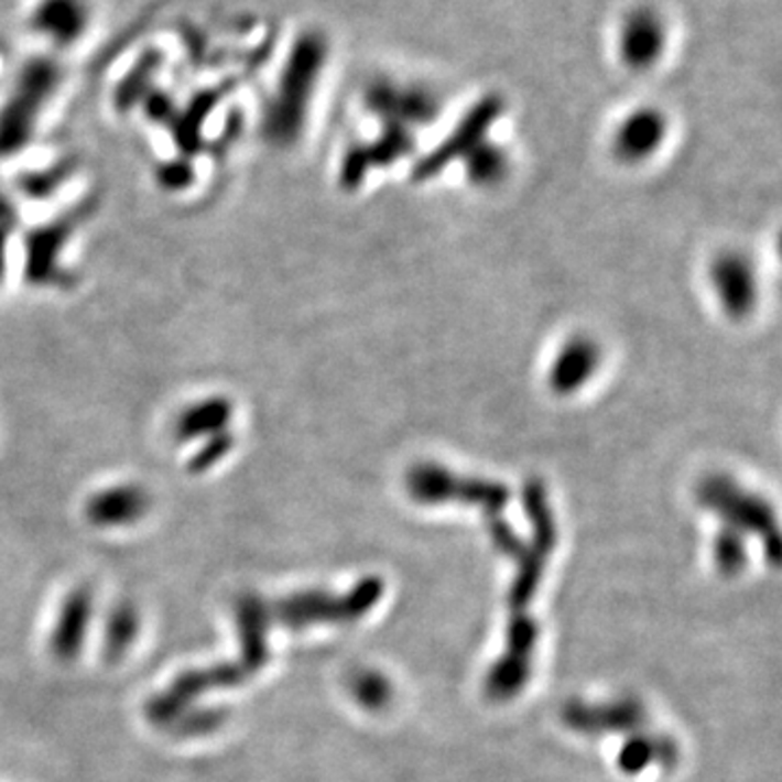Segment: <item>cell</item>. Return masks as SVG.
Wrapping results in <instances>:
<instances>
[{"label": "cell", "instance_id": "6da1fadb", "mask_svg": "<svg viewBox=\"0 0 782 782\" xmlns=\"http://www.w3.org/2000/svg\"><path fill=\"white\" fill-rule=\"evenodd\" d=\"M524 511L529 515L533 537L526 544L524 552L515 558L518 574L509 591V634H507V650L498 659V663L489 670L485 681V692L491 700H511L518 692L524 689L533 650L537 641V626L529 618V605L535 598L544 569H546L550 552L556 546V522L547 502L546 489L540 480H531L524 487Z\"/></svg>", "mask_w": 782, "mask_h": 782}, {"label": "cell", "instance_id": "7a4b0ae2", "mask_svg": "<svg viewBox=\"0 0 782 782\" xmlns=\"http://www.w3.org/2000/svg\"><path fill=\"white\" fill-rule=\"evenodd\" d=\"M328 59V42L322 31H305L294 42L285 62L265 127L276 142H292L307 118L309 100Z\"/></svg>", "mask_w": 782, "mask_h": 782}, {"label": "cell", "instance_id": "3957f363", "mask_svg": "<svg viewBox=\"0 0 782 782\" xmlns=\"http://www.w3.org/2000/svg\"><path fill=\"white\" fill-rule=\"evenodd\" d=\"M406 489L413 500L422 504H444V502H464L468 507H478L485 515H498L511 493L504 485L476 478V476H459L435 464H422L411 469L406 476Z\"/></svg>", "mask_w": 782, "mask_h": 782}, {"label": "cell", "instance_id": "277c9868", "mask_svg": "<svg viewBox=\"0 0 782 782\" xmlns=\"http://www.w3.org/2000/svg\"><path fill=\"white\" fill-rule=\"evenodd\" d=\"M698 493L704 507L715 511L728 524L730 531H748L761 535L765 546L770 547V558L779 561L781 540L774 524V513L768 502L743 491L739 485L721 476L706 478Z\"/></svg>", "mask_w": 782, "mask_h": 782}, {"label": "cell", "instance_id": "5b68a950", "mask_svg": "<svg viewBox=\"0 0 782 782\" xmlns=\"http://www.w3.org/2000/svg\"><path fill=\"white\" fill-rule=\"evenodd\" d=\"M59 66L48 57L31 59L15 80V87L0 111V149L18 146L26 140L40 109L59 83Z\"/></svg>", "mask_w": 782, "mask_h": 782}, {"label": "cell", "instance_id": "8992f818", "mask_svg": "<svg viewBox=\"0 0 782 782\" xmlns=\"http://www.w3.org/2000/svg\"><path fill=\"white\" fill-rule=\"evenodd\" d=\"M383 596L381 578L361 580L346 596H330L322 591L298 594L283 600L276 609V616L283 624L292 628L317 624V622H350L368 613Z\"/></svg>", "mask_w": 782, "mask_h": 782}, {"label": "cell", "instance_id": "52a82bcc", "mask_svg": "<svg viewBox=\"0 0 782 782\" xmlns=\"http://www.w3.org/2000/svg\"><path fill=\"white\" fill-rule=\"evenodd\" d=\"M616 44L618 57L628 70H652L663 59L670 44L667 18L650 4L632 7L618 24Z\"/></svg>", "mask_w": 782, "mask_h": 782}, {"label": "cell", "instance_id": "ba28073f", "mask_svg": "<svg viewBox=\"0 0 782 782\" xmlns=\"http://www.w3.org/2000/svg\"><path fill=\"white\" fill-rule=\"evenodd\" d=\"M366 105L385 124L404 129L431 124L442 109L433 89L413 83H395L390 78H379L368 87Z\"/></svg>", "mask_w": 782, "mask_h": 782}, {"label": "cell", "instance_id": "9c48e42d", "mask_svg": "<svg viewBox=\"0 0 782 782\" xmlns=\"http://www.w3.org/2000/svg\"><path fill=\"white\" fill-rule=\"evenodd\" d=\"M502 111H504V102L500 96L489 94V96L480 98L464 116V120L457 124V129L446 138V142H442L435 151H431L428 155L422 156L415 163L413 178L428 181V178L437 176L455 159H466L469 151L476 149L485 140L487 131L502 116Z\"/></svg>", "mask_w": 782, "mask_h": 782}, {"label": "cell", "instance_id": "30bf717a", "mask_svg": "<svg viewBox=\"0 0 782 782\" xmlns=\"http://www.w3.org/2000/svg\"><path fill=\"white\" fill-rule=\"evenodd\" d=\"M710 283L730 317H746L754 309L757 276L746 257L737 252L719 254L710 265Z\"/></svg>", "mask_w": 782, "mask_h": 782}, {"label": "cell", "instance_id": "8fae6325", "mask_svg": "<svg viewBox=\"0 0 782 782\" xmlns=\"http://www.w3.org/2000/svg\"><path fill=\"white\" fill-rule=\"evenodd\" d=\"M563 719L576 732L605 735L637 730L643 724L645 715L634 700L609 704L569 703L563 710Z\"/></svg>", "mask_w": 782, "mask_h": 782}, {"label": "cell", "instance_id": "7c38bea8", "mask_svg": "<svg viewBox=\"0 0 782 782\" xmlns=\"http://www.w3.org/2000/svg\"><path fill=\"white\" fill-rule=\"evenodd\" d=\"M87 0H40L31 13V29L57 46L78 42L89 26Z\"/></svg>", "mask_w": 782, "mask_h": 782}, {"label": "cell", "instance_id": "4fadbf2b", "mask_svg": "<svg viewBox=\"0 0 782 782\" xmlns=\"http://www.w3.org/2000/svg\"><path fill=\"white\" fill-rule=\"evenodd\" d=\"M667 118L652 107L632 111L616 131L613 153L626 163H637L652 155L665 140Z\"/></svg>", "mask_w": 782, "mask_h": 782}, {"label": "cell", "instance_id": "5bb4252c", "mask_svg": "<svg viewBox=\"0 0 782 782\" xmlns=\"http://www.w3.org/2000/svg\"><path fill=\"white\" fill-rule=\"evenodd\" d=\"M413 149V138L411 131L398 124H385L383 133L366 146H357L350 151L344 167H341V181L348 187H355L363 181L366 172L374 165H390L393 161L409 155Z\"/></svg>", "mask_w": 782, "mask_h": 782}, {"label": "cell", "instance_id": "9a60e30c", "mask_svg": "<svg viewBox=\"0 0 782 782\" xmlns=\"http://www.w3.org/2000/svg\"><path fill=\"white\" fill-rule=\"evenodd\" d=\"M600 366V348L589 337H574L569 339L561 352L556 355L550 368V388L567 395L587 385V381L596 374Z\"/></svg>", "mask_w": 782, "mask_h": 782}, {"label": "cell", "instance_id": "2e32d148", "mask_svg": "<svg viewBox=\"0 0 782 782\" xmlns=\"http://www.w3.org/2000/svg\"><path fill=\"white\" fill-rule=\"evenodd\" d=\"M91 609H94V600L91 594L85 589H77L66 598L55 630L51 634V648L55 656L59 659L77 656L91 620Z\"/></svg>", "mask_w": 782, "mask_h": 782}, {"label": "cell", "instance_id": "e0dca14e", "mask_svg": "<svg viewBox=\"0 0 782 782\" xmlns=\"http://www.w3.org/2000/svg\"><path fill=\"white\" fill-rule=\"evenodd\" d=\"M678 757L676 746L665 737H634L626 743L620 754V768L628 774L645 770L650 763L672 765Z\"/></svg>", "mask_w": 782, "mask_h": 782}, {"label": "cell", "instance_id": "ac0fdd59", "mask_svg": "<svg viewBox=\"0 0 782 782\" xmlns=\"http://www.w3.org/2000/svg\"><path fill=\"white\" fill-rule=\"evenodd\" d=\"M144 500L135 491H116V493H102L98 500H94L89 515L96 524L102 526H118L135 520L144 511Z\"/></svg>", "mask_w": 782, "mask_h": 782}, {"label": "cell", "instance_id": "d6986e66", "mask_svg": "<svg viewBox=\"0 0 782 782\" xmlns=\"http://www.w3.org/2000/svg\"><path fill=\"white\" fill-rule=\"evenodd\" d=\"M466 163L469 178L478 185H493L502 181L509 170V156L487 140H482L476 149L469 151Z\"/></svg>", "mask_w": 782, "mask_h": 782}, {"label": "cell", "instance_id": "ffe728a7", "mask_svg": "<svg viewBox=\"0 0 782 782\" xmlns=\"http://www.w3.org/2000/svg\"><path fill=\"white\" fill-rule=\"evenodd\" d=\"M138 624H140V618H138L135 607H131V605L116 607V611L109 618L107 637H105L109 656H120L131 645V641L138 634Z\"/></svg>", "mask_w": 782, "mask_h": 782}, {"label": "cell", "instance_id": "44dd1931", "mask_svg": "<svg viewBox=\"0 0 782 782\" xmlns=\"http://www.w3.org/2000/svg\"><path fill=\"white\" fill-rule=\"evenodd\" d=\"M352 694L359 703L370 708H379L390 700V683L377 672H359L352 678Z\"/></svg>", "mask_w": 782, "mask_h": 782}, {"label": "cell", "instance_id": "7402d4cb", "mask_svg": "<svg viewBox=\"0 0 782 782\" xmlns=\"http://www.w3.org/2000/svg\"><path fill=\"white\" fill-rule=\"evenodd\" d=\"M715 561H717L719 569L726 572V574H735V572H739L743 567V563H746V546H743L739 533H735L730 529H724L717 535Z\"/></svg>", "mask_w": 782, "mask_h": 782}, {"label": "cell", "instance_id": "603a6c76", "mask_svg": "<svg viewBox=\"0 0 782 782\" xmlns=\"http://www.w3.org/2000/svg\"><path fill=\"white\" fill-rule=\"evenodd\" d=\"M489 535L493 546L498 547L502 554L511 556L513 561L524 552L526 544L518 537V533L507 524V520H500V515L489 518Z\"/></svg>", "mask_w": 782, "mask_h": 782}]
</instances>
